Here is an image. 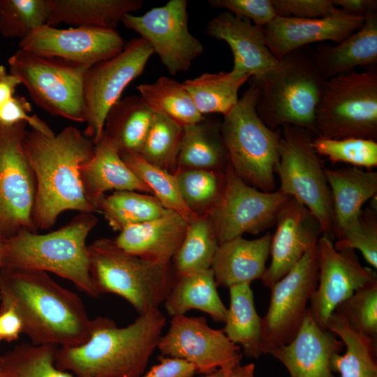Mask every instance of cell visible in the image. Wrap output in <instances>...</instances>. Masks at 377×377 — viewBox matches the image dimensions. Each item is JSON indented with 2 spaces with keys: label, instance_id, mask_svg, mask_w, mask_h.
Returning a JSON list of instances; mask_svg holds the SVG:
<instances>
[{
  "label": "cell",
  "instance_id": "obj_34",
  "mask_svg": "<svg viewBox=\"0 0 377 377\" xmlns=\"http://www.w3.org/2000/svg\"><path fill=\"white\" fill-rule=\"evenodd\" d=\"M250 78L230 71L205 73L182 83L201 114L219 113L225 116L236 105L239 89Z\"/></svg>",
  "mask_w": 377,
  "mask_h": 377
},
{
  "label": "cell",
  "instance_id": "obj_14",
  "mask_svg": "<svg viewBox=\"0 0 377 377\" xmlns=\"http://www.w3.org/2000/svg\"><path fill=\"white\" fill-rule=\"evenodd\" d=\"M288 198L279 189L265 192L250 186L228 163L222 193L208 215L219 244L269 228Z\"/></svg>",
  "mask_w": 377,
  "mask_h": 377
},
{
  "label": "cell",
  "instance_id": "obj_17",
  "mask_svg": "<svg viewBox=\"0 0 377 377\" xmlns=\"http://www.w3.org/2000/svg\"><path fill=\"white\" fill-rule=\"evenodd\" d=\"M318 281L309 309L316 324L327 328V320L335 308L357 289L377 280L376 272L363 267L355 251L337 250L330 237L323 234L317 244Z\"/></svg>",
  "mask_w": 377,
  "mask_h": 377
},
{
  "label": "cell",
  "instance_id": "obj_44",
  "mask_svg": "<svg viewBox=\"0 0 377 377\" xmlns=\"http://www.w3.org/2000/svg\"><path fill=\"white\" fill-rule=\"evenodd\" d=\"M334 313L355 331L377 341V280L357 289L340 303Z\"/></svg>",
  "mask_w": 377,
  "mask_h": 377
},
{
  "label": "cell",
  "instance_id": "obj_4",
  "mask_svg": "<svg viewBox=\"0 0 377 377\" xmlns=\"http://www.w3.org/2000/svg\"><path fill=\"white\" fill-rule=\"evenodd\" d=\"M97 222L93 213H80L50 232L24 230L6 238L3 267L52 272L72 282L87 295L98 297L100 293L90 275L86 243Z\"/></svg>",
  "mask_w": 377,
  "mask_h": 377
},
{
  "label": "cell",
  "instance_id": "obj_18",
  "mask_svg": "<svg viewBox=\"0 0 377 377\" xmlns=\"http://www.w3.org/2000/svg\"><path fill=\"white\" fill-rule=\"evenodd\" d=\"M126 42L116 29L44 25L19 42V48L89 68L119 54Z\"/></svg>",
  "mask_w": 377,
  "mask_h": 377
},
{
  "label": "cell",
  "instance_id": "obj_8",
  "mask_svg": "<svg viewBox=\"0 0 377 377\" xmlns=\"http://www.w3.org/2000/svg\"><path fill=\"white\" fill-rule=\"evenodd\" d=\"M317 136L377 139V68L325 82L316 112Z\"/></svg>",
  "mask_w": 377,
  "mask_h": 377
},
{
  "label": "cell",
  "instance_id": "obj_29",
  "mask_svg": "<svg viewBox=\"0 0 377 377\" xmlns=\"http://www.w3.org/2000/svg\"><path fill=\"white\" fill-rule=\"evenodd\" d=\"M163 304L171 317L185 315L189 310L197 309L207 313L216 322L224 323L228 311L218 293L211 268L176 276Z\"/></svg>",
  "mask_w": 377,
  "mask_h": 377
},
{
  "label": "cell",
  "instance_id": "obj_42",
  "mask_svg": "<svg viewBox=\"0 0 377 377\" xmlns=\"http://www.w3.org/2000/svg\"><path fill=\"white\" fill-rule=\"evenodd\" d=\"M177 170L174 174L186 205L197 214L200 209L207 208L210 211L222 193L225 175L221 178L218 172L212 170Z\"/></svg>",
  "mask_w": 377,
  "mask_h": 377
},
{
  "label": "cell",
  "instance_id": "obj_33",
  "mask_svg": "<svg viewBox=\"0 0 377 377\" xmlns=\"http://www.w3.org/2000/svg\"><path fill=\"white\" fill-rule=\"evenodd\" d=\"M220 124L206 121L185 126L177 156V169L216 170L228 163Z\"/></svg>",
  "mask_w": 377,
  "mask_h": 377
},
{
  "label": "cell",
  "instance_id": "obj_53",
  "mask_svg": "<svg viewBox=\"0 0 377 377\" xmlns=\"http://www.w3.org/2000/svg\"><path fill=\"white\" fill-rule=\"evenodd\" d=\"M228 377H255V364L249 363L239 365L232 371Z\"/></svg>",
  "mask_w": 377,
  "mask_h": 377
},
{
  "label": "cell",
  "instance_id": "obj_12",
  "mask_svg": "<svg viewBox=\"0 0 377 377\" xmlns=\"http://www.w3.org/2000/svg\"><path fill=\"white\" fill-rule=\"evenodd\" d=\"M318 250L316 245L270 289L271 297L262 318L264 354L287 344L299 331L308 304L318 281Z\"/></svg>",
  "mask_w": 377,
  "mask_h": 377
},
{
  "label": "cell",
  "instance_id": "obj_39",
  "mask_svg": "<svg viewBox=\"0 0 377 377\" xmlns=\"http://www.w3.org/2000/svg\"><path fill=\"white\" fill-rule=\"evenodd\" d=\"M58 347L24 343L0 357V367L7 377H74L55 364Z\"/></svg>",
  "mask_w": 377,
  "mask_h": 377
},
{
  "label": "cell",
  "instance_id": "obj_41",
  "mask_svg": "<svg viewBox=\"0 0 377 377\" xmlns=\"http://www.w3.org/2000/svg\"><path fill=\"white\" fill-rule=\"evenodd\" d=\"M49 13V0H0V34L20 40L46 25Z\"/></svg>",
  "mask_w": 377,
  "mask_h": 377
},
{
  "label": "cell",
  "instance_id": "obj_49",
  "mask_svg": "<svg viewBox=\"0 0 377 377\" xmlns=\"http://www.w3.org/2000/svg\"><path fill=\"white\" fill-rule=\"evenodd\" d=\"M195 368L189 362L179 358L162 356L158 363L138 377H193Z\"/></svg>",
  "mask_w": 377,
  "mask_h": 377
},
{
  "label": "cell",
  "instance_id": "obj_3",
  "mask_svg": "<svg viewBox=\"0 0 377 377\" xmlns=\"http://www.w3.org/2000/svg\"><path fill=\"white\" fill-rule=\"evenodd\" d=\"M165 324L158 308L124 327L109 318L97 317L86 342L57 348L55 364L74 377H138L157 348Z\"/></svg>",
  "mask_w": 377,
  "mask_h": 377
},
{
  "label": "cell",
  "instance_id": "obj_50",
  "mask_svg": "<svg viewBox=\"0 0 377 377\" xmlns=\"http://www.w3.org/2000/svg\"><path fill=\"white\" fill-rule=\"evenodd\" d=\"M22 332V323L17 313L11 307H3L0 314L1 339L13 340Z\"/></svg>",
  "mask_w": 377,
  "mask_h": 377
},
{
  "label": "cell",
  "instance_id": "obj_6",
  "mask_svg": "<svg viewBox=\"0 0 377 377\" xmlns=\"http://www.w3.org/2000/svg\"><path fill=\"white\" fill-rule=\"evenodd\" d=\"M87 252L90 275L100 295L123 297L139 315L164 303L175 279L170 264L142 259L109 238L87 244Z\"/></svg>",
  "mask_w": 377,
  "mask_h": 377
},
{
  "label": "cell",
  "instance_id": "obj_24",
  "mask_svg": "<svg viewBox=\"0 0 377 377\" xmlns=\"http://www.w3.org/2000/svg\"><path fill=\"white\" fill-rule=\"evenodd\" d=\"M188 224L181 215L170 211L161 217L123 228L114 242L142 259L170 264L183 242Z\"/></svg>",
  "mask_w": 377,
  "mask_h": 377
},
{
  "label": "cell",
  "instance_id": "obj_45",
  "mask_svg": "<svg viewBox=\"0 0 377 377\" xmlns=\"http://www.w3.org/2000/svg\"><path fill=\"white\" fill-rule=\"evenodd\" d=\"M376 205L375 197L369 207L362 210L358 227L333 243L337 250H358L365 260L375 269L377 268Z\"/></svg>",
  "mask_w": 377,
  "mask_h": 377
},
{
  "label": "cell",
  "instance_id": "obj_37",
  "mask_svg": "<svg viewBox=\"0 0 377 377\" xmlns=\"http://www.w3.org/2000/svg\"><path fill=\"white\" fill-rule=\"evenodd\" d=\"M219 244L208 216L190 221L183 242L173 257L176 276L211 268Z\"/></svg>",
  "mask_w": 377,
  "mask_h": 377
},
{
  "label": "cell",
  "instance_id": "obj_48",
  "mask_svg": "<svg viewBox=\"0 0 377 377\" xmlns=\"http://www.w3.org/2000/svg\"><path fill=\"white\" fill-rule=\"evenodd\" d=\"M31 105L26 98L15 95L0 106V125L11 126L24 122L32 130L50 135L54 132L49 126L37 115H31Z\"/></svg>",
  "mask_w": 377,
  "mask_h": 377
},
{
  "label": "cell",
  "instance_id": "obj_36",
  "mask_svg": "<svg viewBox=\"0 0 377 377\" xmlns=\"http://www.w3.org/2000/svg\"><path fill=\"white\" fill-rule=\"evenodd\" d=\"M96 211L101 212L114 230L146 221L168 214L154 196L133 191H119L104 195L98 202Z\"/></svg>",
  "mask_w": 377,
  "mask_h": 377
},
{
  "label": "cell",
  "instance_id": "obj_7",
  "mask_svg": "<svg viewBox=\"0 0 377 377\" xmlns=\"http://www.w3.org/2000/svg\"><path fill=\"white\" fill-rule=\"evenodd\" d=\"M259 87L250 86L221 123V133L228 163L246 183L265 191L276 188L274 168L279 161L281 128L272 130L256 111Z\"/></svg>",
  "mask_w": 377,
  "mask_h": 377
},
{
  "label": "cell",
  "instance_id": "obj_15",
  "mask_svg": "<svg viewBox=\"0 0 377 377\" xmlns=\"http://www.w3.org/2000/svg\"><path fill=\"white\" fill-rule=\"evenodd\" d=\"M186 0H170L141 15L127 14L121 22L151 47L172 75L188 71L204 47L188 29Z\"/></svg>",
  "mask_w": 377,
  "mask_h": 377
},
{
  "label": "cell",
  "instance_id": "obj_19",
  "mask_svg": "<svg viewBox=\"0 0 377 377\" xmlns=\"http://www.w3.org/2000/svg\"><path fill=\"white\" fill-rule=\"evenodd\" d=\"M275 223L270 244L271 263L260 279L269 289L317 245L323 234L313 214L291 197L281 207Z\"/></svg>",
  "mask_w": 377,
  "mask_h": 377
},
{
  "label": "cell",
  "instance_id": "obj_38",
  "mask_svg": "<svg viewBox=\"0 0 377 377\" xmlns=\"http://www.w3.org/2000/svg\"><path fill=\"white\" fill-rule=\"evenodd\" d=\"M120 156L165 208L179 214L188 223L199 216L184 203L175 174L148 163L138 154Z\"/></svg>",
  "mask_w": 377,
  "mask_h": 377
},
{
  "label": "cell",
  "instance_id": "obj_51",
  "mask_svg": "<svg viewBox=\"0 0 377 377\" xmlns=\"http://www.w3.org/2000/svg\"><path fill=\"white\" fill-rule=\"evenodd\" d=\"M334 6L344 13L366 18L371 13H377L376 0H332Z\"/></svg>",
  "mask_w": 377,
  "mask_h": 377
},
{
  "label": "cell",
  "instance_id": "obj_20",
  "mask_svg": "<svg viewBox=\"0 0 377 377\" xmlns=\"http://www.w3.org/2000/svg\"><path fill=\"white\" fill-rule=\"evenodd\" d=\"M206 33L228 45L233 56L231 71L236 73L260 82L279 66L266 44L263 27L246 19L223 11L209 20Z\"/></svg>",
  "mask_w": 377,
  "mask_h": 377
},
{
  "label": "cell",
  "instance_id": "obj_9",
  "mask_svg": "<svg viewBox=\"0 0 377 377\" xmlns=\"http://www.w3.org/2000/svg\"><path fill=\"white\" fill-rule=\"evenodd\" d=\"M8 63L37 105L52 115L85 122L84 80L89 68L20 48Z\"/></svg>",
  "mask_w": 377,
  "mask_h": 377
},
{
  "label": "cell",
  "instance_id": "obj_2",
  "mask_svg": "<svg viewBox=\"0 0 377 377\" xmlns=\"http://www.w3.org/2000/svg\"><path fill=\"white\" fill-rule=\"evenodd\" d=\"M95 146L73 126L58 134L27 132L23 148L36 183L33 222L36 230L49 229L66 211L96 212L86 199L80 175L81 165L91 158Z\"/></svg>",
  "mask_w": 377,
  "mask_h": 377
},
{
  "label": "cell",
  "instance_id": "obj_27",
  "mask_svg": "<svg viewBox=\"0 0 377 377\" xmlns=\"http://www.w3.org/2000/svg\"><path fill=\"white\" fill-rule=\"evenodd\" d=\"M323 77L327 80L353 71L377 66V13L368 15L355 33L335 45L320 44L314 50Z\"/></svg>",
  "mask_w": 377,
  "mask_h": 377
},
{
  "label": "cell",
  "instance_id": "obj_13",
  "mask_svg": "<svg viewBox=\"0 0 377 377\" xmlns=\"http://www.w3.org/2000/svg\"><path fill=\"white\" fill-rule=\"evenodd\" d=\"M27 124L0 125V233L8 238L36 232L33 210L36 183L23 148Z\"/></svg>",
  "mask_w": 377,
  "mask_h": 377
},
{
  "label": "cell",
  "instance_id": "obj_31",
  "mask_svg": "<svg viewBox=\"0 0 377 377\" xmlns=\"http://www.w3.org/2000/svg\"><path fill=\"white\" fill-rule=\"evenodd\" d=\"M230 306L223 329L227 337L240 346L249 358L258 359L263 353L262 318L254 304L250 284H239L229 288Z\"/></svg>",
  "mask_w": 377,
  "mask_h": 377
},
{
  "label": "cell",
  "instance_id": "obj_21",
  "mask_svg": "<svg viewBox=\"0 0 377 377\" xmlns=\"http://www.w3.org/2000/svg\"><path fill=\"white\" fill-rule=\"evenodd\" d=\"M364 20L338 8L332 15L321 18L276 16L263 29L268 48L280 60L290 52L311 43H339L357 31Z\"/></svg>",
  "mask_w": 377,
  "mask_h": 377
},
{
  "label": "cell",
  "instance_id": "obj_16",
  "mask_svg": "<svg viewBox=\"0 0 377 377\" xmlns=\"http://www.w3.org/2000/svg\"><path fill=\"white\" fill-rule=\"evenodd\" d=\"M157 348L163 356L189 362L202 375L219 369L232 371L241 365L242 359L240 346L232 343L223 330L210 327L202 316L172 317Z\"/></svg>",
  "mask_w": 377,
  "mask_h": 377
},
{
  "label": "cell",
  "instance_id": "obj_46",
  "mask_svg": "<svg viewBox=\"0 0 377 377\" xmlns=\"http://www.w3.org/2000/svg\"><path fill=\"white\" fill-rule=\"evenodd\" d=\"M208 3L261 27L276 17L271 0H209Z\"/></svg>",
  "mask_w": 377,
  "mask_h": 377
},
{
  "label": "cell",
  "instance_id": "obj_5",
  "mask_svg": "<svg viewBox=\"0 0 377 377\" xmlns=\"http://www.w3.org/2000/svg\"><path fill=\"white\" fill-rule=\"evenodd\" d=\"M254 81L259 87L256 111L269 128L293 126L316 133V112L326 80L309 45L290 52L266 78Z\"/></svg>",
  "mask_w": 377,
  "mask_h": 377
},
{
  "label": "cell",
  "instance_id": "obj_30",
  "mask_svg": "<svg viewBox=\"0 0 377 377\" xmlns=\"http://www.w3.org/2000/svg\"><path fill=\"white\" fill-rule=\"evenodd\" d=\"M154 112L140 96H129L117 102L105 117L103 137L120 155L139 154Z\"/></svg>",
  "mask_w": 377,
  "mask_h": 377
},
{
  "label": "cell",
  "instance_id": "obj_35",
  "mask_svg": "<svg viewBox=\"0 0 377 377\" xmlns=\"http://www.w3.org/2000/svg\"><path fill=\"white\" fill-rule=\"evenodd\" d=\"M136 89L154 113L163 114L182 127L204 119L182 82L161 76L152 83L140 84Z\"/></svg>",
  "mask_w": 377,
  "mask_h": 377
},
{
  "label": "cell",
  "instance_id": "obj_28",
  "mask_svg": "<svg viewBox=\"0 0 377 377\" xmlns=\"http://www.w3.org/2000/svg\"><path fill=\"white\" fill-rule=\"evenodd\" d=\"M46 25L65 23L74 27L116 29L127 14L139 10L142 0H49Z\"/></svg>",
  "mask_w": 377,
  "mask_h": 377
},
{
  "label": "cell",
  "instance_id": "obj_43",
  "mask_svg": "<svg viewBox=\"0 0 377 377\" xmlns=\"http://www.w3.org/2000/svg\"><path fill=\"white\" fill-rule=\"evenodd\" d=\"M311 145L318 156H324L334 163L367 170L377 166V142L374 140L317 136Z\"/></svg>",
  "mask_w": 377,
  "mask_h": 377
},
{
  "label": "cell",
  "instance_id": "obj_32",
  "mask_svg": "<svg viewBox=\"0 0 377 377\" xmlns=\"http://www.w3.org/2000/svg\"><path fill=\"white\" fill-rule=\"evenodd\" d=\"M327 328L339 337L346 346L344 354H335L332 371L340 377H377L376 340L353 330L335 313L327 320Z\"/></svg>",
  "mask_w": 377,
  "mask_h": 377
},
{
  "label": "cell",
  "instance_id": "obj_23",
  "mask_svg": "<svg viewBox=\"0 0 377 377\" xmlns=\"http://www.w3.org/2000/svg\"><path fill=\"white\" fill-rule=\"evenodd\" d=\"M330 190L333 239L339 240L356 229L363 205L376 197L377 172L356 167L324 168Z\"/></svg>",
  "mask_w": 377,
  "mask_h": 377
},
{
  "label": "cell",
  "instance_id": "obj_57",
  "mask_svg": "<svg viewBox=\"0 0 377 377\" xmlns=\"http://www.w3.org/2000/svg\"><path fill=\"white\" fill-rule=\"evenodd\" d=\"M0 339H1V335H0Z\"/></svg>",
  "mask_w": 377,
  "mask_h": 377
},
{
  "label": "cell",
  "instance_id": "obj_55",
  "mask_svg": "<svg viewBox=\"0 0 377 377\" xmlns=\"http://www.w3.org/2000/svg\"><path fill=\"white\" fill-rule=\"evenodd\" d=\"M5 237L0 233V272L3 267Z\"/></svg>",
  "mask_w": 377,
  "mask_h": 377
},
{
  "label": "cell",
  "instance_id": "obj_10",
  "mask_svg": "<svg viewBox=\"0 0 377 377\" xmlns=\"http://www.w3.org/2000/svg\"><path fill=\"white\" fill-rule=\"evenodd\" d=\"M274 172L279 190L306 207L320 223L323 234L333 241L332 205L324 167L311 142L313 133L305 128L283 126Z\"/></svg>",
  "mask_w": 377,
  "mask_h": 377
},
{
  "label": "cell",
  "instance_id": "obj_54",
  "mask_svg": "<svg viewBox=\"0 0 377 377\" xmlns=\"http://www.w3.org/2000/svg\"><path fill=\"white\" fill-rule=\"evenodd\" d=\"M232 371L219 369L212 374L202 375L200 377H228L229 375L232 373Z\"/></svg>",
  "mask_w": 377,
  "mask_h": 377
},
{
  "label": "cell",
  "instance_id": "obj_40",
  "mask_svg": "<svg viewBox=\"0 0 377 377\" xmlns=\"http://www.w3.org/2000/svg\"><path fill=\"white\" fill-rule=\"evenodd\" d=\"M183 127L168 117L154 113L138 154L148 163L167 170L177 169Z\"/></svg>",
  "mask_w": 377,
  "mask_h": 377
},
{
  "label": "cell",
  "instance_id": "obj_52",
  "mask_svg": "<svg viewBox=\"0 0 377 377\" xmlns=\"http://www.w3.org/2000/svg\"><path fill=\"white\" fill-rule=\"evenodd\" d=\"M20 80L7 71L3 65H0V106L10 100L15 94Z\"/></svg>",
  "mask_w": 377,
  "mask_h": 377
},
{
  "label": "cell",
  "instance_id": "obj_25",
  "mask_svg": "<svg viewBox=\"0 0 377 377\" xmlns=\"http://www.w3.org/2000/svg\"><path fill=\"white\" fill-rule=\"evenodd\" d=\"M80 175L86 199L96 211L108 191L151 193L122 160L114 145L104 137L96 145L91 158L81 165Z\"/></svg>",
  "mask_w": 377,
  "mask_h": 377
},
{
  "label": "cell",
  "instance_id": "obj_11",
  "mask_svg": "<svg viewBox=\"0 0 377 377\" xmlns=\"http://www.w3.org/2000/svg\"><path fill=\"white\" fill-rule=\"evenodd\" d=\"M153 54L145 40L135 38L126 42L119 54L87 69L84 80V133L95 145L103 137L108 111L121 99L127 86L142 73Z\"/></svg>",
  "mask_w": 377,
  "mask_h": 377
},
{
  "label": "cell",
  "instance_id": "obj_56",
  "mask_svg": "<svg viewBox=\"0 0 377 377\" xmlns=\"http://www.w3.org/2000/svg\"><path fill=\"white\" fill-rule=\"evenodd\" d=\"M0 377H7L1 367H0Z\"/></svg>",
  "mask_w": 377,
  "mask_h": 377
},
{
  "label": "cell",
  "instance_id": "obj_26",
  "mask_svg": "<svg viewBox=\"0 0 377 377\" xmlns=\"http://www.w3.org/2000/svg\"><path fill=\"white\" fill-rule=\"evenodd\" d=\"M272 235L246 239L235 237L220 244L211 269L217 286L230 288L260 279L267 267Z\"/></svg>",
  "mask_w": 377,
  "mask_h": 377
},
{
  "label": "cell",
  "instance_id": "obj_1",
  "mask_svg": "<svg viewBox=\"0 0 377 377\" xmlns=\"http://www.w3.org/2000/svg\"><path fill=\"white\" fill-rule=\"evenodd\" d=\"M0 297L3 307L17 313L33 344L73 347L90 337L93 319L82 300L47 272L3 267Z\"/></svg>",
  "mask_w": 377,
  "mask_h": 377
},
{
  "label": "cell",
  "instance_id": "obj_22",
  "mask_svg": "<svg viewBox=\"0 0 377 377\" xmlns=\"http://www.w3.org/2000/svg\"><path fill=\"white\" fill-rule=\"evenodd\" d=\"M344 348L329 330L321 329L309 309L291 341L269 352L286 368L290 377H335L331 361Z\"/></svg>",
  "mask_w": 377,
  "mask_h": 377
},
{
  "label": "cell",
  "instance_id": "obj_47",
  "mask_svg": "<svg viewBox=\"0 0 377 377\" xmlns=\"http://www.w3.org/2000/svg\"><path fill=\"white\" fill-rule=\"evenodd\" d=\"M276 16L314 19L330 16L337 8L332 0H271Z\"/></svg>",
  "mask_w": 377,
  "mask_h": 377
}]
</instances>
